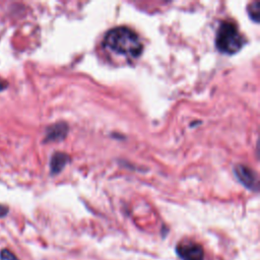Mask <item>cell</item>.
I'll return each mask as SVG.
<instances>
[{
	"mask_svg": "<svg viewBox=\"0 0 260 260\" xmlns=\"http://www.w3.org/2000/svg\"><path fill=\"white\" fill-rule=\"evenodd\" d=\"M104 47L126 57L136 58L143 53L144 45L134 30L126 27H117L106 34Z\"/></svg>",
	"mask_w": 260,
	"mask_h": 260,
	"instance_id": "1",
	"label": "cell"
},
{
	"mask_svg": "<svg viewBox=\"0 0 260 260\" xmlns=\"http://www.w3.org/2000/svg\"><path fill=\"white\" fill-rule=\"evenodd\" d=\"M244 43V37L235 23L231 21L221 23L216 36V45L219 51L226 54H235L241 50Z\"/></svg>",
	"mask_w": 260,
	"mask_h": 260,
	"instance_id": "2",
	"label": "cell"
},
{
	"mask_svg": "<svg viewBox=\"0 0 260 260\" xmlns=\"http://www.w3.org/2000/svg\"><path fill=\"white\" fill-rule=\"evenodd\" d=\"M176 250L182 260H203V248L195 242L187 241L180 243Z\"/></svg>",
	"mask_w": 260,
	"mask_h": 260,
	"instance_id": "3",
	"label": "cell"
},
{
	"mask_svg": "<svg viewBox=\"0 0 260 260\" xmlns=\"http://www.w3.org/2000/svg\"><path fill=\"white\" fill-rule=\"evenodd\" d=\"M235 173L243 185L250 189H256L258 182L255 173L246 166L239 165L235 168Z\"/></svg>",
	"mask_w": 260,
	"mask_h": 260,
	"instance_id": "4",
	"label": "cell"
},
{
	"mask_svg": "<svg viewBox=\"0 0 260 260\" xmlns=\"http://www.w3.org/2000/svg\"><path fill=\"white\" fill-rule=\"evenodd\" d=\"M66 135V126L64 124H55L48 128L47 135H46V141H57L62 140V137Z\"/></svg>",
	"mask_w": 260,
	"mask_h": 260,
	"instance_id": "5",
	"label": "cell"
},
{
	"mask_svg": "<svg viewBox=\"0 0 260 260\" xmlns=\"http://www.w3.org/2000/svg\"><path fill=\"white\" fill-rule=\"evenodd\" d=\"M67 156L64 154H55L51 160V171L52 173H58L63 169V167L66 165Z\"/></svg>",
	"mask_w": 260,
	"mask_h": 260,
	"instance_id": "6",
	"label": "cell"
},
{
	"mask_svg": "<svg viewBox=\"0 0 260 260\" xmlns=\"http://www.w3.org/2000/svg\"><path fill=\"white\" fill-rule=\"evenodd\" d=\"M248 13L250 15V18L254 22L258 23L259 22V15H260V2L256 1V2L251 3L248 6Z\"/></svg>",
	"mask_w": 260,
	"mask_h": 260,
	"instance_id": "7",
	"label": "cell"
},
{
	"mask_svg": "<svg viewBox=\"0 0 260 260\" xmlns=\"http://www.w3.org/2000/svg\"><path fill=\"white\" fill-rule=\"evenodd\" d=\"M1 258L3 260H18V258L15 257V255L12 252H10L9 250H6V249L1 251Z\"/></svg>",
	"mask_w": 260,
	"mask_h": 260,
	"instance_id": "8",
	"label": "cell"
},
{
	"mask_svg": "<svg viewBox=\"0 0 260 260\" xmlns=\"http://www.w3.org/2000/svg\"><path fill=\"white\" fill-rule=\"evenodd\" d=\"M8 213V207L6 205L0 204V218L5 217Z\"/></svg>",
	"mask_w": 260,
	"mask_h": 260,
	"instance_id": "9",
	"label": "cell"
},
{
	"mask_svg": "<svg viewBox=\"0 0 260 260\" xmlns=\"http://www.w3.org/2000/svg\"><path fill=\"white\" fill-rule=\"evenodd\" d=\"M7 83L6 82H3V81H0V91L4 90L6 87H7Z\"/></svg>",
	"mask_w": 260,
	"mask_h": 260,
	"instance_id": "10",
	"label": "cell"
}]
</instances>
